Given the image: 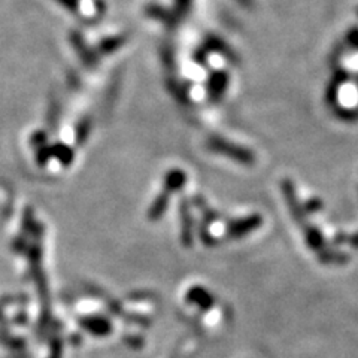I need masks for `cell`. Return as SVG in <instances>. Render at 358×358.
Masks as SVG:
<instances>
[{"mask_svg":"<svg viewBox=\"0 0 358 358\" xmlns=\"http://www.w3.org/2000/svg\"><path fill=\"white\" fill-rule=\"evenodd\" d=\"M210 150L222 154L224 157H227V159L233 160V162H238L241 164H254L255 162V155L252 151L246 150L243 147H238V145H234L231 142L227 141H222V139H214L210 142Z\"/></svg>","mask_w":358,"mask_h":358,"instance_id":"1","label":"cell"},{"mask_svg":"<svg viewBox=\"0 0 358 358\" xmlns=\"http://www.w3.org/2000/svg\"><path fill=\"white\" fill-rule=\"evenodd\" d=\"M263 224V218L259 214H252L243 218L238 220H231L227 224V238L229 239H241L246 234H250L255 231L257 229H260Z\"/></svg>","mask_w":358,"mask_h":358,"instance_id":"2","label":"cell"},{"mask_svg":"<svg viewBox=\"0 0 358 358\" xmlns=\"http://www.w3.org/2000/svg\"><path fill=\"white\" fill-rule=\"evenodd\" d=\"M300 226H301V230H303L306 243L310 250H313L318 254L326 251V241H324L322 233L315 226H312V224H309L306 221L301 222Z\"/></svg>","mask_w":358,"mask_h":358,"instance_id":"3","label":"cell"},{"mask_svg":"<svg viewBox=\"0 0 358 358\" xmlns=\"http://www.w3.org/2000/svg\"><path fill=\"white\" fill-rule=\"evenodd\" d=\"M189 297H193L192 300L196 301V303H199L203 309H208V308H210L212 305H214V299H212V296L208 293L206 289L194 288L193 293L189 294Z\"/></svg>","mask_w":358,"mask_h":358,"instance_id":"4","label":"cell"},{"mask_svg":"<svg viewBox=\"0 0 358 358\" xmlns=\"http://www.w3.org/2000/svg\"><path fill=\"white\" fill-rule=\"evenodd\" d=\"M303 206V210H305V214H313V212H317V210H320V209H322V203L321 201L318 200V199H312V200H308L305 205H301Z\"/></svg>","mask_w":358,"mask_h":358,"instance_id":"5","label":"cell"},{"mask_svg":"<svg viewBox=\"0 0 358 358\" xmlns=\"http://www.w3.org/2000/svg\"><path fill=\"white\" fill-rule=\"evenodd\" d=\"M348 239H350V236H346V234H343V233H339V234H336V236L333 238V243L341 245L343 242H348Z\"/></svg>","mask_w":358,"mask_h":358,"instance_id":"6","label":"cell"},{"mask_svg":"<svg viewBox=\"0 0 358 358\" xmlns=\"http://www.w3.org/2000/svg\"><path fill=\"white\" fill-rule=\"evenodd\" d=\"M348 242H350L351 245H354L355 248H358V233H357V234H354V236H350Z\"/></svg>","mask_w":358,"mask_h":358,"instance_id":"7","label":"cell"}]
</instances>
